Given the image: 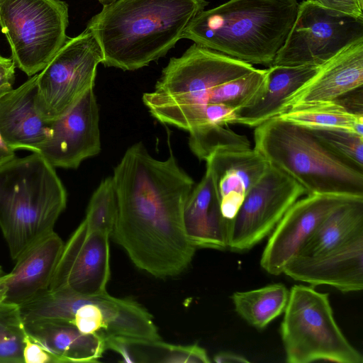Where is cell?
Instances as JSON below:
<instances>
[{"label": "cell", "instance_id": "603a6c76", "mask_svg": "<svg viewBox=\"0 0 363 363\" xmlns=\"http://www.w3.org/2000/svg\"><path fill=\"white\" fill-rule=\"evenodd\" d=\"M313 65H272L267 69L265 86L259 99L237 113L235 124L255 128L283 112L286 100L318 71Z\"/></svg>", "mask_w": 363, "mask_h": 363}, {"label": "cell", "instance_id": "d4e9b609", "mask_svg": "<svg viewBox=\"0 0 363 363\" xmlns=\"http://www.w3.org/2000/svg\"><path fill=\"white\" fill-rule=\"evenodd\" d=\"M106 350L125 362L209 363L206 351L197 345H176L160 340L115 337L105 341Z\"/></svg>", "mask_w": 363, "mask_h": 363}, {"label": "cell", "instance_id": "7402d4cb", "mask_svg": "<svg viewBox=\"0 0 363 363\" xmlns=\"http://www.w3.org/2000/svg\"><path fill=\"white\" fill-rule=\"evenodd\" d=\"M23 323L27 335L54 354L59 363L96 362L106 350L103 338L83 333L67 322L32 319Z\"/></svg>", "mask_w": 363, "mask_h": 363}, {"label": "cell", "instance_id": "f546056e", "mask_svg": "<svg viewBox=\"0 0 363 363\" xmlns=\"http://www.w3.org/2000/svg\"><path fill=\"white\" fill-rule=\"evenodd\" d=\"M118 213L116 191L112 176L103 179L92 194L83 220L87 226L111 235Z\"/></svg>", "mask_w": 363, "mask_h": 363}, {"label": "cell", "instance_id": "7c38bea8", "mask_svg": "<svg viewBox=\"0 0 363 363\" xmlns=\"http://www.w3.org/2000/svg\"><path fill=\"white\" fill-rule=\"evenodd\" d=\"M304 188L269 164L259 180L247 191L235 217L228 221V249L250 250L270 234Z\"/></svg>", "mask_w": 363, "mask_h": 363}, {"label": "cell", "instance_id": "9a60e30c", "mask_svg": "<svg viewBox=\"0 0 363 363\" xmlns=\"http://www.w3.org/2000/svg\"><path fill=\"white\" fill-rule=\"evenodd\" d=\"M50 122V134L39 147L54 167L77 169L101 151L99 110L94 89L65 115Z\"/></svg>", "mask_w": 363, "mask_h": 363}, {"label": "cell", "instance_id": "2e32d148", "mask_svg": "<svg viewBox=\"0 0 363 363\" xmlns=\"http://www.w3.org/2000/svg\"><path fill=\"white\" fill-rule=\"evenodd\" d=\"M203 161L211 175L223 216L233 219L247 191L263 176L269 163L255 149L220 147Z\"/></svg>", "mask_w": 363, "mask_h": 363}, {"label": "cell", "instance_id": "5b68a950", "mask_svg": "<svg viewBox=\"0 0 363 363\" xmlns=\"http://www.w3.org/2000/svg\"><path fill=\"white\" fill-rule=\"evenodd\" d=\"M255 69L252 65L194 43L170 59L153 91L143 96L150 114L189 133L206 128L213 89Z\"/></svg>", "mask_w": 363, "mask_h": 363}, {"label": "cell", "instance_id": "6da1fadb", "mask_svg": "<svg viewBox=\"0 0 363 363\" xmlns=\"http://www.w3.org/2000/svg\"><path fill=\"white\" fill-rule=\"evenodd\" d=\"M112 177L118 201L115 242L138 269L155 277L183 272L196 249L183 222L193 179L172 152L159 160L142 143L128 148Z\"/></svg>", "mask_w": 363, "mask_h": 363}, {"label": "cell", "instance_id": "52a82bcc", "mask_svg": "<svg viewBox=\"0 0 363 363\" xmlns=\"http://www.w3.org/2000/svg\"><path fill=\"white\" fill-rule=\"evenodd\" d=\"M23 320L50 319L69 323L82 333L105 341L115 337L160 340L150 313L137 302L106 291L82 296L48 291L19 306Z\"/></svg>", "mask_w": 363, "mask_h": 363}, {"label": "cell", "instance_id": "4fadbf2b", "mask_svg": "<svg viewBox=\"0 0 363 363\" xmlns=\"http://www.w3.org/2000/svg\"><path fill=\"white\" fill-rule=\"evenodd\" d=\"M110 236L90 229L83 220L64 244L48 291L82 296L106 292L111 274Z\"/></svg>", "mask_w": 363, "mask_h": 363}, {"label": "cell", "instance_id": "f1b7e54d", "mask_svg": "<svg viewBox=\"0 0 363 363\" xmlns=\"http://www.w3.org/2000/svg\"><path fill=\"white\" fill-rule=\"evenodd\" d=\"M26 337L19 306L0 302V363H24Z\"/></svg>", "mask_w": 363, "mask_h": 363}, {"label": "cell", "instance_id": "ba28073f", "mask_svg": "<svg viewBox=\"0 0 363 363\" xmlns=\"http://www.w3.org/2000/svg\"><path fill=\"white\" fill-rule=\"evenodd\" d=\"M284 312L280 334L288 363L363 362L338 327L328 294L313 286L295 285Z\"/></svg>", "mask_w": 363, "mask_h": 363}, {"label": "cell", "instance_id": "44dd1931", "mask_svg": "<svg viewBox=\"0 0 363 363\" xmlns=\"http://www.w3.org/2000/svg\"><path fill=\"white\" fill-rule=\"evenodd\" d=\"M228 221L221 213L211 175L206 169L184 206L183 222L186 237L196 248L226 250Z\"/></svg>", "mask_w": 363, "mask_h": 363}, {"label": "cell", "instance_id": "8d00e7d4", "mask_svg": "<svg viewBox=\"0 0 363 363\" xmlns=\"http://www.w3.org/2000/svg\"><path fill=\"white\" fill-rule=\"evenodd\" d=\"M14 157V151L7 147L0 139V165Z\"/></svg>", "mask_w": 363, "mask_h": 363}, {"label": "cell", "instance_id": "484cf974", "mask_svg": "<svg viewBox=\"0 0 363 363\" xmlns=\"http://www.w3.org/2000/svg\"><path fill=\"white\" fill-rule=\"evenodd\" d=\"M277 118L306 128L340 129L363 136V115L349 111L336 100L297 104Z\"/></svg>", "mask_w": 363, "mask_h": 363}, {"label": "cell", "instance_id": "3957f363", "mask_svg": "<svg viewBox=\"0 0 363 363\" xmlns=\"http://www.w3.org/2000/svg\"><path fill=\"white\" fill-rule=\"evenodd\" d=\"M298 5L296 0H228L199 13L182 39L269 67L292 28Z\"/></svg>", "mask_w": 363, "mask_h": 363}, {"label": "cell", "instance_id": "d6986e66", "mask_svg": "<svg viewBox=\"0 0 363 363\" xmlns=\"http://www.w3.org/2000/svg\"><path fill=\"white\" fill-rule=\"evenodd\" d=\"M38 74L0 98V139L12 150L37 152L50 134V122L35 108Z\"/></svg>", "mask_w": 363, "mask_h": 363}, {"label": "cell", "instance_id": "ffe728a7", "mask_svg": "<svg viewBox=\"0 0 363 363\" xmlns=\"http://www.w3.org/2000/svg\"><path fill=\"white\" fill-rule=\"evenodd\" d=\"M362 84L363 39L321 65L316 74L286 100L283 112L300 104L336 100Z\"/></svg>", "mask_w": 363, "mask_h": 363}, {"label": "cell", "instance_id": "83f0119b", "mask_svg": "<svg viewBox=\"0 0 363 363\" xmlns=\"http://www.w3.org/2000/svg\"><path fill=\"white\" fill-rule=\"evenodd\" d=\"M267 69L255 68L242 77L216 86L212 90L206 110L216 104L232 107L238 112L250 106L263 93Z\"/></svg>", "mask_w": 363, "mask_h": 363}, {"label": "cell", "instance_id": "277c9868", "mask_svg": "<svg viewBox=\"0 0 363 363\" xmlns=\"http://www.w3.org/2000/svg\"><path fill=\"white\" fill-rule=\"evenodd\" d=\"M67 200L55 167L39 153L0 165V228L13 259L54 232Z\"/></svg>", "mask_w": 363, "mask_h": 363}, {"label": "cell", "instance_id": "60d3db41", "mask_svg": "<svg viewBox=\"0 0 363 363\" xmlns=\"http://www.w3.org/2000/svg\"><path fill=\"white\" fill-rule=\"evenodd\" d=\"M4 57H2L1 55H0V61L4 58Z\"/></svg>", "mask_w": 363, "mask_h": 363}, {"label": "cell", "instance_id": "30bf717a", "mask_svg": "<svg viewBox=\"0 0 363 363\" xmlns=\"http://www.w3.org/2000/svg\"><path fill=\"white\" fill-rule=\"evenodd\" d=\"M103 60L101 48L88 28L68 38L38 74L35 104L40 116L51 121L68 113L94 89L96 68Z\"/></svg>", "mask_w": 363, "mask_h": 363}, {"label": "cell", "instance_id": "8fae6325", "mask_svg": "<svg viewBox=\"0 0 363 363\" xmlns=\"http://www.w3.org/2000/svg\"><path fill=\"white\" fill-rule=\"evenodd\" d=\"M363 39V18H355L304 0L272 65L320 67Z\"/></svg>", "mask_w": 363, "mask_h": 363}, {"label": "cell", "instance_id": "836d02e7", "mask_svg": "<svg viewBox=\"0 0 363 363\" xmlns=\"http://www.w3.org/2000/svg\"><path fill=\"white\" fill-rule=\"evenodd\" d=\"M318 5L355 18H363V8L357 0H309Z\"/></svg>", "mask_w": 363, "mask_h": 363}, {"label": "cell", "instance_id": "4dcf8cb0", "mask_svg": "<svg viewBox=\"0 0 363 363\" xmlns=\"http://www.w3.org/2000/svg\"><path fill=\"white\" fill-rule=\"evenodd\" d=\"M189 145L199 160H203L211 151L220 147H252L246 135L222 125H213L190 133Z\"/></svg>", "mask_w": 363, "mask_h": 363}, {"label": "cell", "instance_id": "d590c367", "mask_svg": "<svg viewBox=\"0 0 363 363\" xmlns=\"http://www.w3.org/2000/svg\"><path fill=\"white\" fill-rule=\"evenodd\" d=\"M217 363H247L249 360L244 356L230 352H220L213 357Z\"/></svg>", "mask_w": 363, "mask_h": 363}, {"label": "cell", "instance_id": "8992f818", "mask_svg": "<svg viewBox=\"0 0 363 363\" xmlns=\"http://www.w3.org/2000/svg\"><path fill=\"white\" fill-rule=\"evenodd\" d=\"M254 148L306 195L363 197V172L330 151L306 128L272 118L255 127Z\"/></svg>", "mask_w": 363, "mask_h": 363}, {"label": "cell", "instance_id": "ac0fdd59", "mask_svg": "<svg viewBox=\"0 0 363 363\" xmlns=\"http://www.w3.org/2000/svg\"><path fill=\"white\" fill-rule=\"evenodd\" d=\"M63 247L53 232L23 252L0 277L1 301L21 306L48 291Z\"/></svg>", "mask_w": 363, "mask_h": 363}, {"label": "cell", "instance_id": "4316f807", "mask_svg": "<svg viewBox=\"0 0 363 363\" xmlns=\"http://www.w3.org/2000/svg\"><path fill=\"white\" fill-rule=\"evenodd\" d=\"M289 290L281 284L247 291H238L231 298L237 313L248 324L263 329L285 310Z\"/></svg>", "mask_w": 363, "mask_h": 363}, {"label": "cell", "instance_id": "d6a6232c", "mask_svg": "<svg viewBox=\"0 0 363 363\" xmlns=\"http://www.w3.org/2000/svg\"><path fill=\"white\" fill-rule=\"evenodd\" d=\"M24 363H59L57 358L27 335L23 351Z\"/></svg>", "mask_w": 363, "mask_h": 363}, {"label": "cell", "instance_id": "5bb4252c", "mask_svg": "<svg viewBox=\"0 0 363 363\" xmlns=\"http://www.w3.org/2000/svg\"><path fill=\"white\" fill-rule=\"evenodd\" d=\"M363 197L313 194L298 199L285 213L265 246L261 267L279 275L322 221L341 206Z\"/></svg>", "mask_w": 363, "mask_h": 363}, {"label": "cell", "instance_id": "e575fe53", "mask_svg": "<svg viewBox=\"0 0 363 363\" xmlns=\"http://www.w3.org/2000/svg\"><path fill=\"white\" fill-rule=\"evenodd\" d=\"M16 65L11 58L0 61V98L13 89Z\"/></svg>", "mask_w": 363, "mask_h": 363}, {"label": "cell", "instance_id": "9c48e42d", "mask_svg": "<svg viewBox=\"0 0 363 363\" xmlns=\"http://www.w3.org/2000/svg\"><path fill=\"white\" fill-rule=\"evenodd\" d=\"M62 0H0V26L16 67L28 77L43 70L68 37Z\"/></svg>", "mask_w": 363, "mask_h": 363}, {"label": "cell", "instance_id": "cb8c5ba5", "mask_svg": "<svg viewBox=\"0 0 363 363\" xmlns=\"http://www.w3.org/2000/svg\"><path fill=\"white\" fill-rule=\"evenodd\" d=\"M362 233L363 198H359L341 206L327 216L295 257L321 255Z\"/></svg>", "mask_w": 363, "mask_h": 363}, {"label": "cell", "instance_id": "7a4b0ae2", "mask_svg": "<svg viewBox=\"0 0 363 363\" xmlns=\"http://www.w3.org/2000/svg\"><path fill=\"white\" fill-rule=\"evenodd\" d=\"M205 0H118L88 22L104 55L102 64L134 71L164 57L182 38Z\"/></svg>", "mask_w": 363, "mask_h": 363}, {"label": "cell", "instance_id": "ab89813d", "mask_svg": "<svg viewBox=\"0 0 363 363\" xmlns=\"http://www.w3.org/2000/svg\"><path fill=\"white\" fill-rule=\"evenodd\" d=\"M4 274V271L2 270L1 267H0V277L3 276Z\"/></svg>", "mask_w": 363, "mask_h": 363}, {"label": "cell", "instance_id": "e0dca14e", "mask_svg": "<svg viewBox=\"0 0 363 363\" xmlns=\"http://www.w3.org/2000/svg\"><path fill=\"white\" fill-rule=\"evenodd\" d=\"M311 286L328 285L344 292L363 289V233L321 255L294 257L283 270Z\"/></svg>", "mask_w": 363, "mask_h": 363}, {"label": "cell", "instance_id": "74e56055", "mask_svg": "<svg viewBox=\"0 0 363 363\" xmlns=\"http://www.w3.org/2000/svg\"><path fill=\"white\" fill-rule=\"evenodd\" d=\"M99 1L103 6H107L109 5L118 0H97Z\"/></svg>", "mask_w": 363, "mask_h": 363}, {"label": "cell", "instance_id": "f35d334b", "mask_svg": "<svg viewBox=\"0 0 363 363\" xmlns=\"http://www.w3.org/2000/svg\"><path fill=\"white\" fill-rule=\"evenodd\" d=\"M357 1L359 2V5L363 8V0H357Z\"/></svg>", "mask_w": 363, "mask_h": 363}, {"label": "cell", "instance_id": "1f68e13d", "mask_svg": "<svg viewBox=\"0 0 363 363\" xmlns=\"http://www.w3.org/2000/svg\"><path fill=\"white\" fill-rule=\"evenodd\" d=\"M308 129L330 151L363 172V136L340 129Z\"/></svg>", "mask_w": 363, "mask_h": 363}]
</instances>
